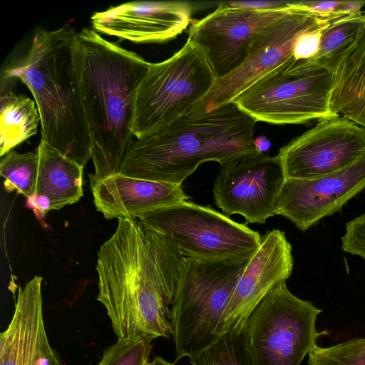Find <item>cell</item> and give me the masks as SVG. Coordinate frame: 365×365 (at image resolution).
Segmentation results:
<instances>
[{
    "instance_id": "6da1fadb",
    "label": "cell",
    "mask_w": 365,
    "mask_h": 365,
    "mask_svg": "<svg viewBox=\"0 0 365 365\" xmlns=\"http://www.w3.org/2000/svg\"><path fill=\"white\" fill-rule=\"evenodd\" d=\"M185 259L137 219H118L96 264L97 300L118 339L172 336V307Z\"/></svg>"
},
{
    "instance_id": "7a4b0ae2",
    "label": "cell",
    "mask_w": 365,
    "mask_h": 365,
    "mask_svg": "<svg viewBox=\"0 0 365 365\" xmlns=\"http://www.w3.org/2000/svg\"><path fill=\"white\" fill-rule=\"evenodd\" d=\"M72 55L94 165L89 178L97 180L119 173L135 139V99L150 63L88 28L77 32Z\"/></svg>"
},
{
    "instance_id": "3957f363",
    "label": "cell",
    "mask_w": 365,
    "mask_h": 365,
    "mask_svg": "<svg viewBox=\"0 0 365 365\" xmlns=\"http://www.w3.org/2000/svg\"><path fill=\"white\" fill-rule=\"evenodd\" d=\"M256 123L233 102L182 118L158 133L135 138L119 173L182 185L204 163L222 167L259 153L254 138Z\"/></svg>"
},
{
    "instance_id": "277c9868",
    "label": "cell",
    "mask_w": 365,
    "mask_h": 365,
    "mask_svg": "<svg viewBox=\"0 0 365 365\" xmlns=\"http://www.w3.org/2000/svg\"><path fill=\"white\" fill-rule=\"evenodd\" d=\"M76 34L68 25L36 29L3 67L1 81L19 78L26 85L39 112L41 140L84 166L91 158L73 66Z\"/></svg>"
},
{
    "instance_id": "5b68a950",
    "label": "cell",
    "mask_w": 365,
    "mask_h": 365,
    "mask_svg": "<svg viewBox=\"0 0 365 365\" xmlns=\"http://www.w3.org/2000/svg\"><path fill=\"white\" fill-rule=\"evenodd\" d=\"M250 259L185 257L172 307L176 361L197 356L220 339V322Z\"/></svg>"
},
{
    "instance_id": "8992f818",
    "label": "cell",
    "mask_w": 365,
    "mask_h": 365,
    "mask_svg": "<svg viewBox=\"0 0 365 365\" xmlns=\"http://www.w3.org/2000/svg\"><path fill=\"white\" fill-rule=\"evenodd\" d=\"M217 80L204 49L189 39L171 57L150 63L137 92L135 138L158 133L185 117Z\"/></svg>"
},
{
    "instance_id": "52a82bcc",
    "label": "cell",
    "mask_w": 365,
    "mask_h": 365,
    "mask_svg": "<svg viewBox=\"0 0 365 365\" xmlns=\"http://www.w3.org/2000/svg\"><path fill=\"white\" fill-rule=\"evenodd\" d=\"M334 71L292 55L232 102L257 122L276 125L319 122L336 115L331 108Z\"/></svg>"
},
{
    "instance_id": "ba28073f",
    "label": "cell",
    "mask_w": 365,
    "mask_h": 365,
    "mask_svg": "<svg viewBox=\"0 0 365 365\" xmlns=\"http://www.w3.org/2000/svg\"><path fill=\"white\" fill-rule=\"evenodd\" d=\"M141 227L157 233L187 258L248 259L262 236L210 205L186 200L137 219Z\"/></svg>"
},
{
    "instance_id": "9c48e42d",
    "label": "cell",
    "mask_w": 365,
    "mask_h": 365,
    "mask_svg": "<svg viewBox=\"0 0 365 365\" xmlns=\"http://www.w3.org/2000/svg\"><path fill=\"white\" fill-rule=\"evenodd\" d=\"M322 309L276 284L248 317L243 332L254 365H301L327 330L316 328Z\"/></svg>"
},
{
    "instance_id": "30bf717a",
    "label": "cell",
    "mask_w": 365,
    "mask_h": 365,
    "mask_svg": "<svg viewBox=\"0 0 365 365\" xmlns=\"http://www.w3.org/2000/svg\"><path fill=\"white\" fill-rule=\"evenodd\" d=\"M338 18L314 14L292 1L290 7L257 37L242 65L218 78L206 96L185 117L204 115L232 102L252 84L293 55L295 44L303 34L323 30Z\"/></svg>"
},
{
    "instance_id": "8fae6325",
    "label": "cell",
    "mask_w": 365,
    "mask_h": 365,
    "mask_svg": "<svg viewBox=\"0 0 365 365\" xmlns=\"http://www.w3.org/2000/svg\"><path fill=\"white\" fill-rule=\"evenodd\" d=\"M291 4L276 9H253L222 2L213 12L192 22L187 39L204 49L217 79L222 78L242 65L257 37L283 16Z\"/></svg>"
},
{
    "instance_id": "7c38bea8",
    "label": "cell",
    "mask_w": 365,
    "mask_h": 365,
    "mask_svg": "<svg viewBox=\"0 0 365 365\" xmlns=\"http://www.w3.org/2000/svg\"><path fill=\"white\" fill-rule=\"evenodd\" d=\"M285 179L277 155L259 153L222 166L213 197L227 216L240 215L245 224H264L276 215Z\"/></svg>"
},
{
    "instance_id": "4fadbf2b",
    "label": "cell",
    "mask_w": 365,
    "mask_h": 365,
    "mask_svg": "<svg viewBox=\"0 0 365 365\" xmlns=\"http://www.w3.org/2000/svg\"><path fill=\"white\" fill-rule=\"evenodd\" d=\"M277 155L285 178L324 175L365 155V128L340 115L322 120L282 147Z\"/></svg>"
},
{
    "instance_id": "5bb4252c",
    "label": "cell",
    "mask_w": 365,
    "mask_h": 365,
    "mask_svg": "<svg viewBox=\"0 0 365 365\" xmlns=\"http://www.w3.org/2000/svg\"><path fill=\"white\" fill-rule=\"evenodd\" d=\"M365 188V155L339 170L309 179L286 178L276 215L302 231L340 210Z\"/></svg>"
},
{
    "instance_id": "9a60e30c",
    "label": "cell",
    "mask_w": 365,
    "mask_h": 365,
    "mask_svg": "<svg viewBox=\"0 0 365 365\" xmlns=\"http://www.w3.org/2000/svg\"><path fill=\"white\" fill-rule=\"evenodd\" d=\"M293 266L292 248L285 233L274 229L263 235L236 284L217 335L221 338L242 331L255 307L276 284L291 276Z\"/></svg>"
},
{
    "instance_id": "2e32d148",
    "label": "cell",
    "mask_w": 365,
    "mask_h": 365,
    "mask_svg": "<svg viewBox=\"0 0 365 365\" xmlns=\"http://www.w3.org/2000/svg\"><path fill=\"white\" fill-rule=\"evenodd\" d=\"M192 6L182 1H135L95 12L91 17L97 33L135 43H165L189 26Z\"/></svg>"
},
{
    "instance_id": "e0dca14e",
    "label": "cell",
    "mask_w": 365,
    "mask_h": 365,
    "mask_svg": "<svg viewBox=\"0 0 365 365\" xmlns=\"http://www.w3.org/2000/svg\"><path fill=\"white\" fill-rule=\"evenodd\" d=\"M42 279L35 276L19 288L12 318L0 334V365H53L58 355L44 324Z\"/></svg>"
},
{
    "instance_id": "ac0fdd59",
    "label": "cell",
    "mask_w": 365,
    "mask_h": 365,
    "mask_svg": "<svg viewBox=\"0 0 365 365\" xmlns=\"http://www.w3.org/2000/svg\"><path fill=\"white\" fill-rule=\"evenodd\" d=\"M90 185L95 207L106 220L138 219L190 198L182 185L133 178L120 173L91 180Z\"/></svg>"
},
{
    "instance_id": "d6986e66",
    "label": "cell",
    "mask_w": 365,
    "mask_h": 365,
    "mask_svg": "<svg viewBox=\"0 0 365 365\" xmlns=\"http://www.w3.org/2000/svg\"><path fill=\"white\" fill-rule=\"evenodd\" d=\"M36 150L39 165L35 193L47 196L53 210L77 202L83 197V166L43 140Z\"/></svg>"
},
{
    "instance_id": "ffe728a7",
    "label": "cell",
    "mask_w": 365,
    "mask_h": 365,
    "mask_svg": "<svg viewBox=\"0 0 365 365\" xmlns=\"http://www.w3.org/2000/svg\"><path fill=\"white\" fill-rule=\"evenodd\" d=\"M0 156L37 133L41 118L34 101L11 91L0 98Z\"/></svg>"
},
{
    "instance_id": "44dd1931",
    "label": "cell",
    "mask_w": 365,
    "mask_h": 365,
    "mask_svg": "<svg viewBox=\"0 0 365 365\" xmlns=\"http://www.w3.org/2000/svg\"><path fill=\"white\" fill-rule=\"evenodd\" d=\"M365 24V11L341 16L322 32L317 53L311 59L334 71L341 58L356 42Z\"/></svg>"
},
{
    "instance_id": "7402d4cb",
    "label": "cell",
    "mask_w": 365,
    "mask_h": 365,
    "mask_svg": "<svg viewBox=\"0 0 365 365\" xmlns=\"http://www.w3.org/2000/svg\"><path fill=\"white\" fill-rule=\"evenodd\" d=\"M39 155L34 152L17 153L14 149L1 157L0 174L8 191L16 190L26 198L36 192Z\"/></svg>"
},
{
    "instance_id": "603a6c76",
    "label": "cell",
    "mask_w": 365,
    "mask_h": 365,
    "mask_svg": "<svg viewBox=\"0 0 365 365\" xmlns=\"http://www.w3.org/2000/svg\"><path fill=\"white\" fill-rule=\"evenodd\" d=\"M189 360L191 365H254L243 330L225 334L208 349Z\"/></svg>"
},
{
    "instance_id": "cb8c5ba5",
    "label": "cell",
    "mask_w": 365,
    "mask_h": 365,
    "mask_svg": "<svg viewBox=\"0 0 365 365\" xmlns=\"http://www.w3.org/2000/svg\"><path fill=\"white\" fill-rule=\"evenodd\" d=\"M308 356V365H365V337L327 347L317 346Z\"/></svg>"
},
{
    "instance_id": "d4e9b609",
    "label": "cell",
    "mask_w": 365,
    "mask_h": 365,
    "mask_svg": "<svg viewBox=\"0 0 365 365\" xmlns=\"http://www.w3.org/2000/svg\"><path fill=\"white\" fill-rule=\"evenodd\" d=\"M151 342L144 338L118 339L104 351L97 365H145L152 351Z\"/></svg>"
},
{
    "instance_id": "484cf974",
    "label": "cell",
    "mask_w": 365,
    "mask_h": 365,
    "mask_svg": "<svg viewBox=\"0 0 365 365\" xmlns=\"http://www.w3.org/2000/svg\"><path fill=\"white\" fill-rule=\"evenodd\" d=\"M341 248L346 252L365 259V214L346 224L345 233L341 237Z\"/></svg>"
},
{
    "instance_id": "4316f807",
    "label": "cell",
    "mask_w": 365,
    "mask_h": 365,
    "mask_svg": "<svg viewBox=\"0 0 365 365\" xmlns=\"http://www.w3.org/2000/svg\"><path fill=\"white\" fill-rule=\"evenodd\" d=\"M323 30L307 32L301 36L295 44L294 57L297 60L312 58L317 53Z\"/></svg>"
},
{
    "instance_id": "83f0119b",
    "label": "cell",
    "mask_w": 365,
    "mask_h": 365,
    "mask_svg": "<svg viewBox=\"0 0 365 365\" xmlns=\"http://www.w3.org/2000/svg\"><path fill=\"white\" fill-rule=\"evenodd\" d=\"M341 1H297V4L309 11L327 17L339 18L336 11Z\"/></svg>"
},
{
    "instance_id": "f1b7e54d",
    "label": "cell",
    "mask_w": 365,
    "mask_h": 365,
    "mask_svg": "<svg viewBox=\"0 0 365 365\" xmlns=\"http://www.w3.org/2000/svg\"><path fill=\"white\" fill-rule=\"evenodd\" d=\"M26 204L39 217H45L50 210H53L50 199L46 195L38 193H34L26 198Z\"/></svg>"
},
{
    "instance_id": "f546056e",
    "label": "cell",
    "mask_w": 365,
    "mask_h": 365,
    "mask_svg": "<svg viewBox=\"0 0 365 365\" xmlns=\"http://www.w3.org/2000/svg\"><path fill=\"white\" fill-rule=\"evenodd\" d=\"M365 6V1H341L336 11L338 16H344L357 14Z\"/></svg>"
},
{
    "instance_id": "4dcf8cb0",
    "label": "cell",
    "mask_w": 365,
    "mask_h": 365,
    "mask_svg": "<svg viewBox=\"0 0 365 365\" xmlns=\"http://www.w3.org/2000/svg\"><path fill=\"white\" fill-rule=\"evenodd\" d=\"M255 143L259 153H265L271 145L270 141L265 136H258L255 139Z\"/></svg>"
},
{
    "instance_id": "1f68e13d",
    "label": "cell",
    "mask_w": 365,
    "mask_h": 365,
    "mask_svg": "<svg viewBox=\"0 0 365 365\" xmlns=\"http://www.w3.org/2000/svg\"><path fill=\"white\" fill-rule=\"evenodd\" d=\"M145 365H175V364L164 359L161 356H156L153 360L149 361Z\"/></svg>"
}]
</instances>
